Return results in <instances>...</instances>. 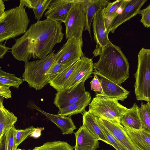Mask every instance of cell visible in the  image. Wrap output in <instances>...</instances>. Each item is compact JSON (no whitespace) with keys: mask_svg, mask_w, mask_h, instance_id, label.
<instances>
[{"mask_svg":"<svg viewBox=\"0 0 150 150\" xmlns=\"http://www.w3.org/2000/svg\"><path fill=\"white\" fill-rule=\"evenodd\" d=\"M33 150H74L72 146L67 142L61 141L47 142L36 147Z\"/></svg>","mask_w":150,"mask_h":150,"instance_id":"83f0119b","label":"cell"},{"mask_svg":"<svg viewBox=\"0 0 150 150\" xmlns=\"http://www.w3.org/2000/svg\"><path fill=\"white\" fill-rule=\"evenodd\" d=\"M44 129V128H43L37 127L36 128L34 132L30 135V137L35 138H38L41 135V131Z\"/></svg>","mask_w":150,"mask_h":150,"instance_id":"f35d334b","label":"cell"},{"mask_svg":"<svg viewBox=\"0 0 150 150\" xmlns=\"http://www.w3.org/2000/svg\"><path fill=\"white\" fill-rule=\"evenodd\" d=\"M91 100V94L88 92L77 102L65 108L59 109L57 114L69 117L79 113L82 114L86 111L85 109L89 105Z\"/></svg>","mask_w":150,"mask_h":150,"instance_id":"603a6c76","label":"cell"},{"mask_svg":"<svg viewBox=\"0 0 150 150\" xmlns=\"http://www.w3.org/2000/svg\"><path fill=\"white\" fill-rule=\"evenodd\" d=\"M16 150H33H33H31V149H28V150H25V149H19V148H18V149H17Z\"/></svg>","mask_w":150,"mask_h":150,"instance_id":"60d3db41","label":"cell"},{"mask_svg":"<svg viewBox=\"0 0 150 150\" xmlns=\"http://www.w3.org/2000/svg\"><path fill=\"white\" fill-rule=\"evenodd\" d=\"M83 42L73 37L67 40L60 48L61 53L56 62L65 63L73 60L78 59L84 56L82 50Z\"/></svg>","mask_w":150,"mask_h":150,"instance_id":"2e32d148","label":"cell"},{"mask_svg":"<svg viewBox=\"0 0 150 150\" xmlns=\"http://www.w3.org/2000/svg\"><path fill=\"white\" fill-rule=\"evenodd\" d=\"M77 61L49 82L50 85L57 92L66 88L69 79L76 68Z\"/></svg>","mask_w":150,"mask_h":150,"instance_id":"d4e9b609","label":"cell"},{"mask_svg":"<svg viewBox=\"0 0 150 150\" xmlns=\"http://www.w3.org/2000/svg\"><path fill=\"white\" fill-rule=\"evenodd\" d=\"M52 0H21L25 7L33 9L35 19L40 21Z\"/></svg>","mask_w":150,"mask_h":150,"instance_id":"cb8c5ba5","label":"cell"},{"mask_svg":"<svg viewBox=\"0 0 150 150\" xmlns=\"http://www.w3.org/2000/svg\"><path fill=\"white\" fill-rule=\"evenodd\" d=\"M91 90L95 92L102 93L103 92L102 87L100 82L98 79L95 76L90 82Z\"/></svg>","mask_w":150,"mask_h":150,"instance_id":"e575fe53","label":"cell"},{"mask_svg":"<svg viewBox=\"0 0 150 150\" xmlns=\"http://www.w3.org/2000/svg\"><path fill=\"white\" fill-rule=\"evenodd\" d=\"M101 9L96 13L93 20L92 27L96 48L93 54L95 57L99 55L108 41V35L106 30V23Z\"/></svg>","mask_w":150,"mask_h":150,"instance_id":"9c48e42d","label":"cell"},{"mask_svg":"<svg viewBox=\"0 0 150 150\" xmlns=\"http://www.w3.org/2000/svg\"><path fill=\"white\" fill-rule=\"evenodd\" d=\"M139 107L136 103L119 120V122L124 127L135 130L142 129V125L139 117Z\"/></svg>","mask_w":150,"mask_h":150,"instance_id":"d6986e66","label":"cell"},{"mask_svg":"<svg viewBox=\"0 0 150 150\" xmlns=\"http://www.w3.org/2000/svg\"><path fill=\"white\" fill-rule=\"evenodd\" d=\"M84 82L80 83L73 88H65L57 92L55 94L54 103L60 109L79 100L89 92L85 90Z\"/></svg>","mask_w":150,"mask_h":150,"instance_id":"7c38bea8","label":"cell"},{"mask_svg":"<svg viewBox=\"0 0 150 150\" xmlns=\"http://www.w3.org/2000/svg\"><path fill=\"white\" fill-rule=\"evenodd\" d=\"M74 0H52L44 13L46 18L64 23Z\"/></svg>","mask_w":150,"mask_h":150,"instance_id":"4fadbf2b","label":"cell"},{"mask_svg":"<svg viewBox=\"0 0 150 150\" xmlns=\"http://www.w3.org/2000/svg\"><path fill=\"white\" fill-rule=\"evenodd\" d=\"M134 76L137 100L150 103V49L142 48L139 52L137 69Z\"/></svg>","mask_w":150,"mask_h":150,"instance_id":"5b68a950","label":"cell"},{"mask_svg":"<svg viewBox=\"0 0 150 150\" xmlns=\"http://www.w3.org/2000/svg\"><path fill=\"white\" fill-rule=\"evenodd\" d=\"M138 14L141 16L140 21L144 26L150 28V4L145 8L140 10Z\"/></svg>","mask_w":150,"mask_h":150,"instance_id":"836d02e7","label":"cell"},{"mask_svg":"<svg viewBox=\"0 0 150 150\" xmlns=\"http://www.w3.org/2000/svg\"><path fill=\"white\" fill-rule=\"evenodd\" d=\"M0 150H8L6 133L0 139Z\"/></svg>","mask_w":150,"mask_h":150,"instance_id":"74e56055","label":"cell"},{"mask_svg":"<svg viewBox=\"0 0 150 150\" xmlns=\"http://www.w3.org/2000/svg\"><path fill=\"white\" fill-rule=\"evenodd\" d=\"M16 129L13 126L6 133L8 150H16L15 146V133Z\"/></svg>","mask_w":150,"mask_h":150,"instance_id":"d6a6232c","label":"cell"},{"mask_svg":"<svg viewBox=\"0 0 150 150\" xmlns=\"http://www.w3.org/2000/svg\"><path fill=\"white\" fill-rule=\"evenodd\" d=\"M95 120L107 139L111 144V146H113L116 150H127L124 146L115 138L107 128L98 120L96 117Z\"/></svg>","mask_w":150,"mask_h":150,"instance_id":"4dcf8cb0","label":"cell"},{"mask_svg":"<svg viewBox=\"0 0 150 150\" xmlns=\"http://www.w3.org/2000/svg\"><path fill=\"white\" fill-rule=\"evenodd\" d=\"M93 68L115 83L120 85L129 77V64L120 48L109 40L100 54Z\"/></svg>","mask_w":150,"mask_h":150,"instance_id":"7a4b0ae2","label":"cell"},{"mask_svg":"<svg viewBox=\"0 0 150 150\" xmlns=\"http://www.w3.org/2000/svg\"><path fill=\"white\" fill-rule=\"evenodd\" d=\"M82 115V125L97 139L111 146L96 122L95 117L88 111H85Z\"/></svg>","mask_w":150,"mask_h":150,"instance_id":"44dd1931","label":"cell"},{"mask_svg":"<svg viewBox=\"0 0 150 150\" xmlns=\"http://www.w3.org/2000/svg\"><path fill=\"white\" fill-rule=\"evenodd\" d=\"M139 112L142 123V129L150 134V103L142 104Z\"/></svg>","mask_w":150,"mask_h":150,"instance_id":"4316f807","label":"cell"},{"mask_svg":"<svg viewBox=\"0 0 150 150\" xmlns=\"http://www.w3.org/2000/svg\"><path fill=\"white\" fill-rule=\"evenodd\" d=\"M61 23L46 18L31 24L26 32L15 40L11 48L14 58L25 62L32 58L42 59L61 42L64 34Z\"/></svg>","mask_w":150,"mask_h":150,"instance_id":"6da1fadb","label":"cell"},{"mask_svg":"<svg viewBox=\"0 0 150 150\" xmlns=\"http://www.w3.org/2000/svg\"><path fill=\"white\" fill-rule=\"evenodd\" d=\"M76 144L74 150H96L99 147V140L83 125L74 133Z\"/></svg>","mask_w":150,"mask_h":150,"instance_id":"e0dca14e","label":"cell"},{"mask_svg":"<svg viewBox=\"0 0 150 150\" xmlns=\"http://www.w3.org/2000/svg\"><path fill=\"white\" fill-rule=\"evenodd\" d=\"M96 117L127 150H137L119 122Z\"/></svg>","mask_w":150,"mask_h":150,"instance_id":"9a60e30c","label":"cell"},{"mask_svg":"<svg viewBox=\"0 0 150 150\" xmlns=\"http://www.w3.org/2000/svg\"><path fill=\"white\" fill-rule=\"evenodd\" d=\"M61 53L60 49L56 53L54 50L42 59L25 62L22 79L28 83L29 87L38 90L49 83L46 74Z\"/></svg>","mask_w":150,"mask_h":150,"instance_id":"277c9868","label":"cell"},{"mask_svg":"<svg viewBox=\"0 0 150 150\" xmlns=\"http://www.w3.org/2000/svg\"><path fill=\"white\" fill-rule=\"evenodd\" d=\"M124 0H117L109 2L103 10V13L106 23V25L116 15L118 8L121 6Z\"/></svg>","mask_w":150,"mask_h":150,"instance_id":"f1b7e54d","label":"cell"},{"mask_svg":"<svg viewBox=\"0 0 150 150\" xmlns=\"http://www.w3.org/2000/svg\"><path fill=\"white\" fill-rule=\"evenodd\" d=\"M103 150V149H102V150Z\"/></svg>","mask_w":150,"mask_h":150,"instance_id":"b9f144b4","label":"cell"},{"mask_svg":"<svg viewBox=\"0 0 150 150\" xmlns=\"http://www.w3.org/2000/svg\"><path fill=\"white\" fill-rule=\"evenodd\" d=\"M124 128L137 150H150V134L142 129Z\"/></svg>","mask_w":150,"mask_h":150,"instance_id":"ffe728a7","label":"cell"},{"mask_svg":"<svg viewBox=\"0 0 150 150\" xmlns=\"http://www.w3.org/2000/svg\"><path fill=\"white\" fill-rule=\"evenodd\" d=\"M93 64L92 59L85 56L79 59L77 62L76 68L69 79L65 88H73L80 83L85 82L88 79L92 77Z\"/></svg>","mask_w":150,"mask_h":150,"instance_id":"8fae6325","label":"cell"},{"mask_svg":"<svg viewBox=\"0 0 150 150\" xmlns=\"http://www.w3.org/2000/svg\"><path fill=\"white\" fill-rule=\"evenodd\" d=\"M146 0H124L122 13L116 16L107 24L108 34L113 33L121 24L138 14L139 11Z\"/></svg>","mask_w":150,"mask_h":150,"instance_id":"ba28073f","label":"cell"},{"mask_svg":"<svg viewBox=\"0 0 150 150\" xmlns=\"http://www.w3.org/2000/svg\"><path fill=\"white\" fill-rule=\"evenodd\" d=\"M10 86L0 85V96L4 98L8 99L11 98V92L9 89Z\"/></svg>","mask_w":150,"mask_h":150,"instance_id":"d590c367","label":"cell"},{"mask_svg":"<svg viewBox=\"0 0 150 150\" xmlns=\"http://www.w3.org/2000/svg\"><path fill=\"white\" fill-rule=\"evenodd\" d=\"M27 107L36 110L54 123L63 135L72 134L76 128L71 117L61 116L47 112L40 108L32 100L28 102Z\"/></svg>","mask_w":150,"mask_h":150,"instance_id":"5bb4252c","label":"cell"},{"mask_svg":"<svg viewBox=\"0 0 150 150\" xmlns=\"http://www.w3.org/2000/svg\"><path fill=\"white\" fill-rule=\"evenodd\" d=\"M36 128L33 126L24 129H16L15 133V146L17 149L18 146L24 141L28 136L32 134Z\"/></svg>","mask_w":150,"mask_h":150,"instance_id":"1f68e13d","label":"cell"},{"mask_svg":"<svg viewBox=\"0 0 150 150\" xmlns=\"http://www.w3.org/2000/svg\"><path fill=\"white\" fill-rule=\"evenodd\" d=\"M4 98L0 97V139L17 121V117L3 105Z\"/></svg>","mask_w":150,"mask_h":150,"instance_id":"7402d4cb","label":"cell"},{"mask_svg":"<svg viewBox=\"0 0 150 150\" xmlns=\"http://www.w3.org/2000/svg\"><path fill=\"white\" fill-rule=\"evenodd\" d=\"M86 16L84 30L88 31L91 39V25L94 16L98 10L104 9L109 2L108 0H82Z\"/></svg>","mask_w":150,"mask_h":150,"instance_id":"ac0fdd59","label":"cell"},{"mask_svg":"<svg viewBox=\"0 0 150 150\" xmlns=\"http://www.w3.org/2000/svg\"><path fill=\"white\" fill-rule=\"evenodd\" d=\"M24 81L21 77H18L14 74L9 73L0 69V85L12 86L18 89Z\"/></svg>","mask_w":150,"mask_h":150,"instance_id":"484cf974","label":"cell"},{"mask_svg":"<svg viewBox=\"0 0 150 150\" xmlns=\"http://www.w3.org/2000/svg\"><path fill=\"white\" fill-rule=\"evenodd\" d=\"M6 41L4 44L0 43V58L3 59L4 55L9 50H11L8 47L6 46Z\"/></svg>","mask_w":150,"mask_h":150,"instance_id":"8d00e7d4","label":"cell"},{"mask_svg":"<svg viewBox=\"0 0 150 150\" xmlns=\"http://www.w3.org/2000/svg\"><path fill=\"white\" fill-rule=\"evenodd\" d=\"M93 74L99 81L103 90L102 93H96L95 96H103L123 101L129 95V91L100 74L96 69H94Z\"/></svg>","mask_w":150,"mask_h":150,"instance_id":"30bf717a","label":"cell"},{"mask_svg":"<svg viewBox=\"0 0 150 150\" xmlns=\"http://www.w3.org/2000/svg\"><path fill=\"white\" fill-rule=\"evenodd\" d=\"M5 6L3 1L0 0V17L4 14L5 11Z\"/></svg>","mask_w":150,"mask_h":150,"instance_id":"ab89813d","label":"cell"},{"mask_svg":"<svg viewBox=\"0 0 150 150\" xmlns=\"http://www.w3.org/2000/svg\"><path fill=\"white\" fill-rule=\"evenodd\" d=\"M86 22V14L82 0H74L64 23L66 39L74 37L83 42L82 36Z\"/></svg>","mask_w":150,"mask_h":150,"instance_id":"52a82bcc","label":"cell"},{"mask_svg":"<svg viewBox=\"0 0 150 150\" xmlns=\"http://www.w3.org/2000/svg\"><path fill=\"white\" fill-rule=\"evenodd\" d=\"M78 59H74L65 63H58L56 62L46 74L47 78L49 82L73 64Z\"/></svg>","mask_w":150,"mask_h":150,"instance_id":"f546056e","label":"cell"},{"mask_svg":"<svg viewBox=\"0 0 150 150\" xmlns=\"http://www.w3.org/2000/svg\"><path fill=\"white\" fill-rule=\"evenodd\" d=\"M129 109L115 99L96 96L89 104L88 111L97 117L119 122L122 115Z\"/></svg>","mask_w":150,"mask_h":150,"instance_id":"8992f818","label":"cell"},{"mask_svg":"<svg viewBox=\"0 0 150 150\" xmlns=\"http://www.w3.org/2000/svg\"><path fill=\"white\" fill-rule=\"evenodd\" d=\"M26 8L20 2L18 6L6 10L0 17V43L26 32L30 20Z\"/></svg>","mask_w":150,"mask_h":150,"instance_id":"3957f363","label":"cell"}]
</instances>
